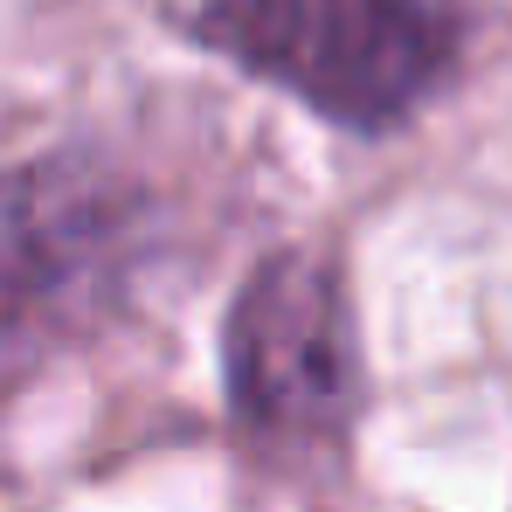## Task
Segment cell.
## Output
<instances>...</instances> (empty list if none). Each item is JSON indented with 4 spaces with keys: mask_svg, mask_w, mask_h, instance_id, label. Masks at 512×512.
<instances>
[{
    "mask_svg": "<svg viewBox=\"0 0 512 512\" xmlns=\"http://www.w3.org/2000/svg\"><path fill=\"white\" fill-rule=\"evenodd\" d=\"M173 250L167 194L111 139H56L0 167V416L104 340Z\"/></svg>",
    "mask_w": 512,
    "mask_h": 512,
    "instance_id": "cell-1",
    "label": "cell"
},
{
    "mask_svg": "<svg viewBox=\"0 0 512 512\" xmlns=\"http://www.w3.org/2000/svg\"><path fill=\"white\" fill-rule=\"evenodd\" d=\"M167 28L346 139H395L471 63L464 0H167Z\"/></svg>",
    "mask_w": 512,
    "mask_h": 512,
    "instance_id": "cell-2",
    "label": "cell"
},
{
    "mask_svg": "<svg viewBox=\"0 0 512 512\" xmlns=\"http://www.w3.org/2000/svg\"><path fill=\"white\" fill-rule=\"evenodd\" d=\"M222 409L263 464H333L367 409L360 305L333 243H277L222 312Z\"/></svg>",
    "mask_w": 512,
    "mask_h": 512,
    "instance_id": "cell-3",
    "label": "cell"
}]
</instances>
